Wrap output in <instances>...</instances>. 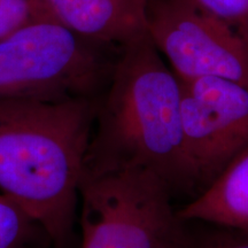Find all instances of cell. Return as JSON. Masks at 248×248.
<instances>
[{
	"label": "cell",
	"instance_id": "obj_4",
	"mask_svg": "<svg viewBox=\"0 0 248 248\" xmlns=\"http://www.w3.org/2000/svg\"><path fill=\"white\" fill-rule=\"evenodd\" d=\"M106 47L48 18L21 28L0 39V99L97 98L114 66Z\"/></svg>",
	"mask_w": 248,
	"mask_h": 248
},
{
	"label": "cell",
	"instance_id": "obj_8",
	"mask_svg": "<svg viewBox=\"0 0 248 248\" xmlns=\"http://www.w3.org/2000/svg\"><path fill=\"white\" fill-rule=\"evenodd\" d=\"M177 214L184 222H203L248 234V147Z\"/></svg>",
	"mask_w": 248,
	"mask_h": 248
},
{
	"label": "cell",
	"instance_id": "obj_7",
	"mask_svg": "<svg viewBox=\"0 0 248 248\" xmlns=\"http://www.w3.org/2000/svg\"><path fill=\"white\" fill-rule=\"evenodd\" d=\"M38 1L49 20L104 46H123L147 32V0Z\"/></svg>",
	"mask_w": 248,
	"mask_h": 248
},
{
	"label": "cell",
	"instance_id": "obj_11",
	"mask_svg": "<svg viewBox=\"0 0 248 248\" xmlns=\"http://www.w3.org/2000/svg\"><path fill=\"white\" fill-rule=\"evenodd\" d=\"M203 12L228 24L248 43V0H190Z\"/></svg>",
	"mask_w": 248,
	"mask_h": 248
},
{
	"label": "cell",
	"instance_id": "obj_2",
	"mask_svg": "<svg viewBox=\"0 0 248 248\" xmlns=\"http://www.w3.org/2000/svg\"><path fill=\"white\" fill-rule=\"evenodd\" d=\"M97 98L0 99V190L55 248L69 243Z\"/></svg>",
	"mask_w": 248,
	"mask_h": 248
},
{
	"label": "cell",
	"instance_id": "obj_10",
	"mask_svg": "<svg viewBox=\"0 0 248 248\" xmlns=\"http://www.w3.org/2000/svg\"><path fill=\"white\" fill-rule=\"evenodd\" d=\"M46 18L38 0H0V39Z\"/></svg>",
	"mask_w": 248,
	"mask_h": 248
},
{
	"label": "cell",
	"instance_id": "obj_5",
	"mask_svg": "<svg viewBox=\"0 0 248 248\" xmlns=\"http://www.w3.org/2000/svg\"><path fill=\"white\" fill-rule=\"evenodd\" d=\"M147 33L181 79L219 77L248 89V43L190 0H147Z\"/></svg>",
	"mask_w": 248,
	"mask_h": 248
},
{
	"label": "cell",
	"instance_id": "obj_12",
	"mask_svg": "<svg viewBox=\"0 0 248 248\" xmlns=\"http://www.w3.org/2000/svg\"><path fill=\"white\" fill-rule=\"evenodd\" d=\"M187 248H248V234L216 233L195 238L190 234Z\"/></svg>",
	"mask_w": 248,
	"mask_h": 248
},
{
	"label": "cell",
	"instance_id": "obj_1",
	"mask_svg": "<svg viewBox=\"0 0 248 248\" xmlns=\"http://www.w3.org/2000/svg\"><path fill=\"white\" fill-rule=\"evenodd\" d=\"M98 100L84 176L140 168L172 192L194 187L185 156L182 88L147 32L121 46Z\"/></svg>",
	"mask_w": 248,
	"mask_h": 248
},
{
	"label": "cell",
	"instance_id": "obj_9",
	"mask_svg": "<svg viewBox=\"0 0 248 248\" xmlns=\"http://www.w3.org/2000/svg\"><path fill=\"white\" fill-rule=\"evenodd\" d=\"M38 231L43 229L15 201L0 194V248H27Z\"/></svg>",
	"mask_w": 248,
	"mask_h": 248
},
{
	"label": "cell",
	"instance_id": "obj_3",
	"mask_svg": "<svg viewBox=\"0 0 248 248\" xmlns=\"http://www.w3.org/2000/svg\"><path fill=\"white\" fill-rule=\"evenodd\" d=\"M171 188L147 169L84 176L79 186L82 248H187L190 233Z\"/></svg>",
	"mask_w": 248,
	"mask_h": 248
},
{
	"label": "cell",
	"instance_id": "obj_6",
	"mask_svg": "<svg viewBox=\"0 0 248 248\" xmlns=\"http://www.w3.org/2000/svg\"><path fill=\"white\" fill-rule=\"evenodd\" d=\"M178 79L185 156L201 191L248 147V89L219 77Z\"/></svg>",
	"mask_w": 248,
	"mask_h": 248
}]
</instances>
